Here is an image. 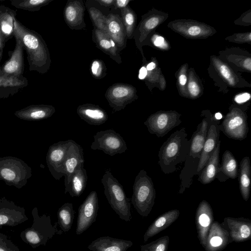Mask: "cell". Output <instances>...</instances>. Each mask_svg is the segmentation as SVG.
<instances>
[{
    "instance_id": "6da1fadb",
    "label": "cell",
    "mask_w": 251,
    "mask_h": 251,
    "mask_svg": "<svg viewBox=\"0 0 251 251\" xmlns=\"http://www.w3.org/2000/svg\"><path fill=\"white\" fill-rule=\"evenodd\" d=\"M13 35L18 39L27 53L30 71L47 73L50 68L51 59L47 45L42 36L31 30L14 17Z\"/></svg>"
},
{
    "instance_id": "7a4b0ae2",
    "label": "cell",
    "mask_w": 251,
    "mask_h": 251,
    "mask_svg": "<svg viewBox=\"0 0 251 251\" xmlns=\"http://www.w3.org/2000/svg\"><path fill=\"white\" fill-rule=\"evenodd\" d=\"M187 137L185 128L182 127L173 132L160 147L158 162L164 174L175 172L177 165L188 158L190 142Z\"/></svg>"
},
{
    "instance_id": "3957f363",
    "label": "cell",
    "mask_w": 251,
    "mask_h": 251,
    "mask_svg": "<svg viewBox=\"0 0 251 251\" xmlns=\"http://www.w3.org/2000/svg\"><path fill=\"white\" fill-rule=\"evenodd\" d=\"M31 214L32 225L22 231L20 235L25 243L35 249L40 246H45L56 234H61L57 229V223L52 224L50 215H40L36 207L32 210Z\"/></svg>"
},
{
    "instance_id": "277c9868",
    "label": "cell",
    "mask_w": 251,
    "mask_h": 251,
    "mask_svg": "<svg viewBox=\"0 0 251 251\" xmlns=\"http://www.w3.org/2000/svg\"><path fill=\"white\" fill-rule=\"evenodd\" d=\"M101 182L103 186L104 194L111 207L121 220L130 221L131 199L126 196L123 186L109 170L105 171Z\"/></svg>"
},
{
    "instance_id": "5b68a950",
    "label": "cell",
    "mask_w": 251,
    "mask_h": 251,
    "mask_svg": "<svg viewBox=\"0 0 251 251\" xmlns=\"http://www.w3.org/2000/svg\"><path fill=\"white\" fill-rule=\"evenodd\" d=\"M156 191L153 181L146 171L141 170L135 177L131 203L137 213L147 217L154 204Z\"/></svg>"
},
{
    "instance_id": "8992f818",
    "label": "cell",
    "mask_w": 251,
    "mask_h": 251,
    "mask_svg": "<svg viewBox=\"0 0 251 251\" xmlns=\"http://www.w3.org/2000/svg\"><path fill=\"white\" fill-rule=\"evenodd\" d=\"M32 175L31 168L21 159L11 156L0 157V180L6 185L22 188Z\"/></svg>"
},
{
    "instance_id": "52a82bcc",
    "label": "cell",
    "mask_w": 251,
    "mask_h": 251,
    "mask_svg": "<svg viewBox=\"0 0 251 251\" xmlns=\"http://www.w3.org/2000/svg\"><path fill=\"white\" fill-rule=\"evenodd\" d=\"M91 145L93 150H100L111 156L125 152L127 150L122 136L112 129L98 131Z\"/></svg>"
},
{
    "instance_id": "ba28073f",
    "label": "cell",
    "mask_w": 251,
    "mask_h": 251,
    "mask_svg": "<svg viewBox=\"0 0 251 251\" xmlns=\"http://www.w3.org/2000/svg\"><path fill=\"white\" fill-rule=\"evenodd\" d=\"M181 123L176 112H160L151 115L144 124L150 133L162 137Z\"/></svg>"
},
{
    "instance_id": "9c48e42d",
    "label": "cell",
    "mask_w": 251,
    "mask_h": 251,
    "mask_svg": "<svg viewBox=\"0 0 251 251\" xmlns=\"http://www.w3.org/2000/svg\"><path fill=\"white\" fill-rule=\"evenodd\" d=\"M219 128L228 138L243 140L249 132L247 117L239 110H233L226 116Z\"/></svg>"
},
{
    "instance_id": "30bf717a",
    "label": "cell",
    "mask_w": 251,
    "mask_h": 251,
    "mask_svg": "<svg viewBox=\"0 0 251 251\" xmlns=\"http://www.w3.org/2000/svg\"><path fill=\"white\" fill-rule=\"evenodd\" d=\"M105 97L114 111L124 109L137 98L135 88L124 83H116L110 86L105 92Z\"/></svg>"
},
{
    "instance_id": "8fae6325",
    "label": "cell",
    "mask_w": 251,
    "mask_h": 251,
    "mask_svg": "<svg viewBox=\"0 0 251 251\" xmlns=\"http://www.w3.org/2000/svg\"><path fill=\"white\" fill-rule=\"evenodd\" d=\"M99 209L98 195L91 191L79 206L75 232L80 235L86 231L96 221Z\"/></svg>"
},
{
    "instance_id": "7c38bea8",
    "label": "cell",
    "mask_w": 251,
    "mask_h": 251,
    "mask_svg": "<svg viewBox=\"0 0 251 251\" xmlns=\"http://www.w3.org/2000/svg\"><path fill=\"white\" fill-rule=\"evenodd\" d=\"M73 140L59 141L51 145L46 155V162L51 175L56 180L63 176L62 167L68 149Z\"/></svg>"
},
{
    "instance_id": "4fadbf2b",
    "label": "cell",
    "mask_w": 251,
    "mask_h": 251,
    "mask_svg": "<svg viewBox=\"0 0 251 251\" xmlns=\"http://www.w3.org/2000/svg\"><path fill=\"white\" fill-rule=\"evenodd\" d=\"M27 220L24 207L5 198L0 197V228L15 226Z\"/></svg>"
},
{
    "instance_id": "5bb4252c",
    "label": "cell",
    "mask_w": 251,
    "mask_h": 251,
    "mask_svg": "<svg viewBox=\"0 0 251 251\" xmlns=\"http://www.w3.org/2000/svg\"><path fill=\"white\" fill-rule=\"evenodd\" d=\"M227 232L231 243L242 242L251 237V221L243 217H226L221 224Z\"/></svg>"
},
{
    "instance_id": "9a60e30c",
    "label": "cell",
    "mask_w": 251,
    "mask_h": 251,
    "mask_svg": "<svg viewBox=\"0 0 251 251\" xmlns=\"http://www.w3.org/2000/svg\"><path fill=\"white\" fill-rule=\"evenodd\" d=\"M213 220V212L210 205L206 201H202L199 204L196 212L195 223L198 237L203 248Z\"/></svg>"
},
{
    "instance_id": "2e32d148",
    "label": "cell",
    "mask_w": 251,
    "mask_h": 251,
    "mask_svg": "<svg viewBox=\"0 0 251 251\" xmlns=\"http://www.w3.org/2000/svg\"><path fill=\"white\" fill-rule=\"evenodd\" d=\"M84 12L82 0H68L63 11L64 20L67 25L75 30L85 28Z\"/></svg>"
},
{
    "instance_id": "e0dca14e",
    "label": "cell",
    "mask_w": 251,
    "mask_h": 251,
    "mask_svg": "<svg viewBox=\"0 0 251 251\" xmlns=\"http://www.w3.org/2000/svg\"><path fill=\"white\" fill-rule=\"evenodd\" d=\"M84 163L83 151L80 145L74 140L70 146L62 167L65 176V188L69 184L71 177L78 166Z\"/></svg>"
},
{
    "instance_id": "ac0fdd59",
    "label": "cell",
    "mask_w": 251,
    "mask_h": 251,
    "mask_svg": "<svg viewBox=\"0 0 251 251\" xmlns=\"http://www.w3.org/2000/svg\"><path fill=\"white\" fill-rule=\"evenodd\" d=\"M231 243L228 234L217 221L213 222L208 232L205 251H221Z\"/></svg>"
},
{
    "instance_id": "d6986e66",
    "label": "cell",
    "mask_w": 251,
    "mask_h": 251,
    "mask_svg": "<svg viewBox=\"0 0 251 251\" xmlns=\"http://www.w3.org/2000/svg\"><path fill=\"white\" fill-rule=\"evenodd\" d=\"M211 123V117H205L198 125L197 129L190 140V151L188 157L200 160L201 154L207 136Z\"/></svg>"
},
{
    "instance_id": "ffe728a7",
    "label": "cell",
    "mask_w": 251,
    "mask_h": 251,
    "mask_svg": "<svg viewBox=\"0 0 251 251\" xmlns=\"http://www.w3.org/2000/svg\"><path fill=\"white\" fill-rule=\"evenodd\" d=\"M219 122L215 121L211 118L207 136L204 144L200 158L197 171L201 172L205 166L210 156L220 141V128Z\"/></svg>"
},
{
    "instance_id": "44dd1931",
    "label": "cell",
    "mask_w": 251,
    "mask_h": 251,
    "mask_svg": "<svg viewBox=\"0 0 251 251\" xmlns=\"http://www.w3.org/2000/svg\"><path fill=\"white\" fill-rule=\"evenodd\" d=\"M106 17L107 32L116 43L120 52L126 47L127 39L121 16L110 13Z\"/></svg>"
},
{
    "instance_id": "7402d4cb",
    "label": "cell",
    "mask_w": 251,
    "mask_h": 251,
    "mask_svg": "<svg viewBox=\"0 0 251 251\" xmlns=\"http://www.w3.org/2000/svg\"><path fill=\"white\" fill-rule=\"evenodd\" d=\"M16 39V46L10 58L1 67L3 73L8 76L24 77V57L23 47L21 41Z\"/></svg>"
},
{
    "instance_id": "603a6c76",
    "label": "cell",
    "mask_w": 251,
    "mask_h": 251,
    "mask_svg": "<svg viewBox=\"0 0 251 251\" xmlns=\"http://www.w3.org/2000/svg\"><path fill=\"white\" fill-rule=\"evenodd\" d=\"M92 38L97 47L116 63H122L118 47L115 41L107 32L94 28L92 32Z\"/></svg>"
},
{
    "instance_id": "cb8c5ba5",
    "label": "cell",
    "mask_w": 251,
    "mask_h": 251,
    "mask_svg": "<svg viewBox=\"0 0 251 251\" xmlns=\"http://www.w3.org/2000/svg\"><path fill=\"white\" fill-rule=\"evenodd\" d=\"M132 245L130 240L105 236L97 238L87 248L91 251H126Z\"/></svg>"
},
{
    "instance_id": "d4e9b609",
    "label": "cell",
    "mask_w": 251,
    "mask_h": 251,
    "mask_svg": "<svg viewBox=\"0 0 251 251\" xmlns=\"http://www.w3.org/2000/svg\"><path fill=\"white\" fill-rule=\"evenodd\" d=\"M76 113L80 119L91 125H102L108 118L105 110L99 105L91 103L79 105L76 109Z\"/></svg>"
},
{
    "instance_id": "484cf974",
    "label": "cell",
    "mask_w": 251,
    "mask_h": 251,
    "mask_svg": "<svg viewBox=\"0 0 251 251\" xmlns=\"http://www.w3.org/2000/svg\"><path fill=\"white\" fill-rule=\"evenodd\" d=\"M55 112L54 106L50 105H31L15 112L17 118L26 121H39L50 117Z\"/></svg>"
},
{
    "instance_id": "4316f807",
    "label": "cell",
    "mask_w": 251,
    "mask_h": 251,
    "mask_svg": "<svg viewBox=\"0 0 251 251\" xmlns=\"http://www.w3.org/2000/svg\"><path fill=\"white\" fill-rule=\"evenodd\" d=\"M180 212L177 209L168 211L157 218L149 226L143 239L145 242L159 232L164 230L175 222L179 217Z\"/></svg>"
},
{
    "instance_id": "83f0119b",
    "label": "cell",
    "mask_w": 251,
    "mask_h": 251,
    "mask_svg": "<svg viewBox=\"0 0 251 251\" xmlns=\"http://www.w3.org/2000/svg\"><path fill=\"white\" fill-rule=\"evenodd\" d=\"M27 85L28 80L25 77L18 78L8 76L0 67V99L12 96Z\"/></svg>"
},
{
    "instance_id": "f1b7e54d",
    "label": "cell",
    "mask_w": 251,
    "mask_h": 251,
    "mask_svg": "<svg viewBox=\"0 0 251 251\" xmlns=\"http://www.w3.org/2000/svg\"><path fill=\"white\" fill-rule=\"evenodd\" d=\"M220 145L221 141L220 140L198 179L203 184L211 183L217 176L220 165L219 163Z\"/></svg>"
},
{
    "instance_id": "f546056e",
    "label": "cell",
    "mask_w": 251,
    "mask_h": 251,
    "mask_svg": "<svg viewBox=\"0 0 251 251\" xmlns=\"http://www.w3.org/2000/svg\"><path fill=\"white\" fill-rule=\"evenodd\" d=\"M88 176L84 163L80 165L72 175L67 186L65 188V193H69L72 197H79L84 191Z\"/></svg>"
},
{
    "instance_id": "4dcf8cb0",
    "label": "cell",
    "mask_w": 251,
    "mask_h": 251,
    "mask_svg": "<svg viewBox=\"0 0 251 251\" xmlns=\"http://www.w3.org/2000/svg\"><path fill=\"white\" fill-rule=\"evenodd\" d=\"M251 171L250 157L245 156L240 161L238 174L240 191L245 201H248L250 195Z\"/></svg>"
},
{
    "instance_id": "1f68e13d",
    "label": "cell",
    "mask_w": 251,
    "mask_h": 251,
    "mask_svg": "<svg viewBox=\"0 0 251 251\" xmlns=\"http://www.w3.org/2000/svg\"><path fill=\"white\" fill-rule=\"evenodd\" d=\"M16 15L15 10L0 5V28L5 42L14 36V17Z\"/></svg>"
},
{
    "instance_id": "d6a6232c",
    "label": "cell",
    "mask_w": 251,
    "mask_h": 251,
    "mask_svg": "<svg viewBox=\"0 0 251 251\" xmlns=\"http://www.w3.org/2000/svg\"><path fill=\"white\" fill-rule=\"evenodd\" d=\"M224 175V178L235 179L238 177L237 162L233 154L228 150L223 154L218 175ZM217 175V176H218Z\"/></svg>"
},
{
    "instance_id": "836d02e7",
    "label": "cell",
    "mask_w": 251,
    "mask_h": 251,
    "mask_svg": "<svg viewBox=\"0 0 251 251\" xmlns=\"http://www.w3.org/2000/svg\"><path fill=\"white\" fill-rule=\"evenodd\" d=\"M75 211L72 203L63 204L57 211V224L61 231L67 232L71 228L75 218Z\"/></svg>"
},
{
    "instance_id": "e575fe53",
    "label": "cell",
    "mask_w": 251,
    "mask_h": 251,
    "mask_svg": "<svg viewBox=\"0 0 251 251\" xmlns=\"http://www.w3.org/2000/svg\"><path fill=\"white\" fill-rule=\"evenodd\" d=\"M121 18L126 29L127 39H131L134 36L136 22V15L129 6L121 9Z\"/></svg>"
},
{
    "instance_id": "d590c367",
    "label": "cell",
    "mask_w": 251,
    "mask_h": 251,
    "mask_svg": "<svg viewBox=\"0 0 251 251\" xmlns=\"http://www.w3.org/2000/svg\"><path fill=\"white\" fill-rule=\"evenodd\" d=\"M53 0H12L11 4L13 6L30 12L39 11L41 8Z\"/></svg>"
},
{
    "instance_id": "8d00e7d4",
    "label": "cell",
    "mask_w": 251,
    "mask_h": 251,
    "mask_svg": "<svg viewBox=\"0 0 251 251\" xmlns=\"http://www.w3.org/2000/svg\"><path fill=\"white\" fill-rule=\"evenodd\" d=\"M170 238L165 235L149 243L140 246L141 251H167Z\"/></svg>"
},
{
    "instance_id": "74e56055",
    "label": "cell",
    "mask_w": 251,
    "mask_h": 251,
    "mask_svg": "<svg viewBox=\"0 0 251 251\" xmlns=\"http://www.w3.org/2000/svg\"><path fill=\"white\" fill-rule=\"evenodd\" d=\"M88 10L94 28L107 32L106 17L95 7H90Z\"/></svg>"
},
{
    "instance_id": "f35d334b",
    "label": "cell",
    "mask_w": 251,
    "mask_h": 251,
    "mask_svg": "<svg viewBox=\"0 0 251 251\" xmlns=\"http://www.w3.org/2000/svg\"><path fill=\"white\" fill-rule=\"evenodd\" d=\"M91 75L96 79H101L106 75V68L104 62L100 59L93 60L90 65Z\"/></svg>"
},
{
    "instance_id": "ab89813d",
    "label": "cell",
    "mask_w": 251,
    "mask_h": 251,
    "mask_svg": "<svg viewBox=\"0 0 251 251\" xmlns=\"http://www.w3.org/2000/svg\"><path fill=\"white\" fill-rule=\"evenodd\" d=\"M0 251H20L15 245L5 234L0 232Z\"/></svg>"
},
{
    "instance_id": "60d3db41",
    "label": "cell",
    "mask_w": 251,
    "mask_h": 251,
    "mask_svg": "<svg viewBox=\"0 0 251 251\" xmlns=\"http://www.w3.org/2000/svg\"><path fill=\"white\" fill-rule=\"evenodd\" d=\"M159 20L156 17H151L145 20L142 25H140L139 27V32L143 30H150L154 28L158 24Z\"/></svg>"
},
{
    "instance_id": "b9f144b4",
    "label": "cell",
    "mask_w": 251,
    "mask_h": 251,
    "mask_svg": "<svg viewBox=\"0 0 251 251\" xmlns=\"http://www.w3.org/2000/svg\"><path fill=\"white\" fill-rule=\"evenodd\" d=\"M220 70L222 75L228 80L230 84H233V81L231 78V74L228 68L225 65H221Z\"/></svg>"
},
{
    "instance_id": "7bdbcfd3",
    "label": "cell",
    "mask_w": 251,
    "mask_h": 251,
    "mask_svg": "<svg viewBox=\"0 0 251 251\" xmlns=\"http://www.w3.org/2000/svg\"><path fill=\"white\" fill-rule=\"evenodd\" d=\"M250 98L251 95L249 93H244L236 95L234 98V100L237 103L241 104L248 101Z\"/></svg>"
},
{
    "instance_id": "ee69618b",
    "label": "cell",
    "mask_w": 251,
    "mask_h": 251,
    "mask_svg": "<svg viewBox=\"0 0 251 251\" xmlns=\"http://www.w3.org/2000/svg\"><path fill=\"white\" fill-rule=\"evenodd\" d=\"M188 88L190 94L193 96H197L200 93L199 87L195 82H190L188 84Z\"/></svg>"
},
{
    "instance_id": "f6af8a7d",
    "label": "cell",
    "mask_w": 251,
    "mask_h": 251,
    "mask_svg": "<svg viewBox=\"0 0 251 251\" xmlns=\"http://www.w3.org/2000/svg\"><path fill=\"white\" fill-rule=\"evenodd\" d=\"M130 1V0H115L113 5L115 8L121 10L126 7Z\"/></svg>"
},
{
    "instance_id": "bcb514c9",
    "label": "cell",
    "mask_w": 251,
    "mask_h": 251,
    "mask_svg": "<svg viewBox=\"0 0 251 251\" xmlns=\"http://www.w3.org/2000/svg\"><path fill=\"white\" fill-rule=\"evenodd\" d=\"M99 4L104 7H109L114 4L115 0H95Z\"/></svg>"
},
{
    "instance_id": "7dc6e473",
    "label": "cell",
    "mask_w": 251,
    "mask_h": 251,
    "mask_svg": "<svg viewBox=\"0 0 251 251\" xmlns=\"http://www.w3.org/2000/svg\"><path fill=\"white\" fill-rule=\"evenodd\" d=\"M5 43L6 42L5 41V40L2 35L1 30L0 28V61L1 60L2 57L3 49Z\"/></svg>"
},
{
    "instance_id": "c3c4849f",
    "label": "cell",
    "mask_w": 251,
    "mask_h": 251,
    "mask_svg": "<svg viewBox=\"0 0 251 251\" xmlns=\"http://www.w3.org/2000/svg\"><path fill=\"white\" fill-rule=\"evenodd\" d=\"M201 28L197 26H193L189 28L188 33L190 35L196 36L200 34Z\"/></svg>"
},
{
    "instance_id": "681fc988",
    "label": "cell",
    "mask_w": 251,
    "mask_h": 251,
    "mask_svg": "<svg viewBox=\"0 0 251 251\" xmlns=\"http://www.w3.org/2000/svg\"><path fill=\"white\" fill-rule=\"evenodd\" d=\"M148 71L144 66L142 67L139 72L138 77L140 79H144L147 75Z\"/></svg>"
},
{
    "instance_id": "f907efd6",
    "label": "cell",
    "mask_w": 251,
    "mask_h": 251,
    "mask_svg": "<svg viewBox=\"0 0 251 251\" xmlns=\"http://www.w3.org/2000/svg\"><path fill=\"white\" fill-rule=\"evenodd\" d=\"M164 42V39L162 36H158L153 42L154 45L156 47L161 46Z\"/></svg>"
},
{
    "instance_id": "816d5d0a",
    "label": "cell",
    "mask_w": 251,
    "mask_h": 251,
    "mask_svg": "<svg viewBox=\"0 0 251 251\" xmlns=\"http://www.w3.org/2000/svg\"><path fill=\"white\" fill-rule=\"evenodd\" d=\"M244 67L248 69L249 70H251V58H248L245 60L244 62Z\"/></svg>"
},
{
    "instance_id": "f5cc1de1",
    "label": "cell",
    "mask_w": 251,
    "mask_h": 251,
    "mask_svg": "<svg viewBox=\"0 0 251 251\" xmlns=\"http://www.w3.org/2000/svg\"><path fill=\"white\" fill-rule=\"evenodd\" d=\"M179 83L181 85H184L186 82L187 81V78L186 76L184 75H181L179 76Z\"/></svg>"
},
{
    "instance_id": "db71d44e",
    "label": "cell",
    "mask_w": 251,
    "mask_h": 251,
    "mask_svg": "<svg viewBox=\"0 0 251 251\" xmlns=\"http://www.w3.org/2000/svg\"><path fill=\"white\" fill-rule=\"evenodd\" d=\"M155 64L152 62L147 65L146 69L147 71H151L155 68Z\"/></svg>"
},
{
    "instance_id": "11a10c76",
    "label": "cell",
    "mask_w": 251,
    "mask_h": 251,
    "mask_svg": "<svg viewBox=\"0 0 251 251\" xmlns=\"http://www.w3.org/2000/svg\"><path fill=\"white\" fill-rule=\"evenodd\" d=\"M222 117V116L221 115V113H217L215 114V119L217 120H219L221 119V118Z\"/></svg>"
},
{
    "instance_id": "9f6ffc18",
    "label": "cell",
    "mask_w": 251,
    "mask_h": 251,
    "mask_svg": "<svg viewBox=\"0 0 251 251\" xmlns=\"http://www.w3.org/2000/svg\"><path fill=\"white\" fill-rule=\"evenodd\" d=\"M4 0H0V2L3 1Z\"/></svg>"
}]
</instances>
